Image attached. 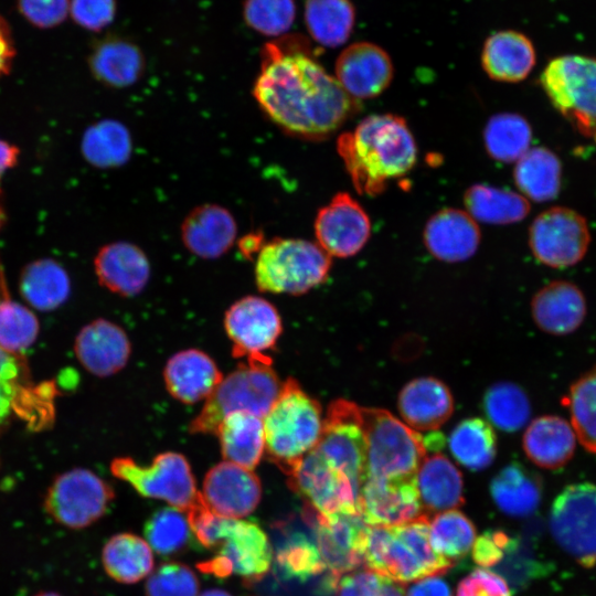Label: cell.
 <instances>
[{"label":"cell","instance_id":"52","mask_svg":"<svg viewBox=\"0 0 596 596\" xmlns=\"http://www.w3.org/2000/svg\"><path fill=\"white\" fill-rule=\"evenodd\" d=\"M277 561L287 575L296 578H307L326 570L316 543L304 535H297L286 543Z\"/></svg>","mask_w":596,"mask_h":596},{"label":"cell","instance_id":"41","mask_svg":"<svg viewBox=\"0 0 596 596\" xmlns=\"http://www.w3.org/2000/svg\"><path fill=\"white\" fill-rule=\"evenodd\" d=\"M448 446L456 461L472 471L488 468L497 454V438L491 425L477 417L456 425Z\"/></svg>","mask_w":596,"mask_h":596},{"label":"cell","instance_id":"15","mask_svg":"<svg viewBox=\"0 0 596 596\" xmlns=\"http://www.w3.org/2000/svg\"><path fill=\"white\" fill-rule=\"evenodd\" d=\"M288 477L291 489L316 512L323 515L360 513L359 491L315 449L304 456Z\"/></svg>","mask_w":596,"mask_h":596},{"label":"cell","instance_id":"47","mask_svg":"<svg viewBox=\"0 0 596 596\" xmlns=\"http://www.w3.org/2000/svg\"><path fill=\"white\" fill-rule=\"evenodd\" d=\"M191 532L185 512L173 507L157 511L145 525L147 543L162 555L181 551L189 542Z\"/></svg>","mask_w":596,"mask_h":596},{"label":"cell","instance_id":"29","mask_svg":"<svg viewBox=\"0 0 596 596\" xmlns=\"http://www.w3.org/2000/svg\"><path fill=\"white\" fill-rule=\"evenodd\" d=\"M577 443L571 423L558 415L534 418L522 438L529 460L551 470L564 467L573 458Z\"/></svg>","mask_w":596,"mask_h":596},{"label":"cell","instance_id":"9","mask_svg":"<svg viewBox=\"0 0 596 596\" xmlns=\"http://www.w3.org/2000/svg\"><path fill=\"white\" fill-rule=\"evenodd\" d=\"M540 82L554 108L577 131L596 140V58L557 56L546 65Z\"/></svg>","mask_w":596,"mask_h":596},{"label":"cell","instance_id":"30","mask_svg":"<svg viewBox=\"0 0 596 596\" xmlns=\"http://www.w3.org/2000/svg\"><path fill=\"white\" fill-rule=\"evenodd\" d=\"M535 57L533 43L526 35L505 30L491 34L485 41L481 64L490 78L518 83L531 73Z\"/></svg>","mask_w":596,"mask_h":596},{"label":"cell","instance_id":"37","mask_svg":"<svg viewBox=\"0 0 596 596\" xmlns=\"http://www.w3.org/2000/svg\"><path fill=\"white\" fill-rule=\"evenodd\" d=\"M95 77L111 87H127L142 75L145 61L135 44L121 39H108L97 45L89 58Z\"/></svg>","mask_w":596,"mask_h":596},{"label":"cell","instance_id":"25","mask_svg":"<svg viewBox=\"0 0 596 596\" xmlns=\"http://www.w3.org/2000/svg\"><path fill=\"white\" fill-rule=\"evenodd\" d=\"M130 350L126 332L105 319L85 326L75 341L78 361L97 376H109L120 371L129 359Z\"/></svg>","mask_w":596,"mask_h":596},{"label":"cell","instance_id":"32","mask_svg":"<svg viewBox=\"0 0 596 596\" xmlns=\"http://www.w3.org/2000/svg\"><path fill=\"white\" fill-rule=\"evenodd\" d=\"M415 481L424 510L441 512L464 503L461 472L441 454L423 459Z\"/></svg>","mask_w":596,"mask_h":596},{"label":"cell","instance_id":"17","mask_svg":"<svg viewBox=\"0 0 596 596\" xmlns=\"http://www.w3.org/2000/svg\"><path fill=\"white\" fill-rule=\"evenodd\" d=\"M224 326L233 342L234 356L272 364L265 352L275 347L281 333V320L269 301L256 296L237 300L226 311Z\"/></svg>","mask_w":596,"mask_h":596},{"label":"cell","instance_id":"53","mask_svg":"<svg viewBox=\"0 0 596 596\" xmlns=\"http://www.w3.org/2000/svg\"><path fill=\"white\" fill-rule=\"evenodd\" d=\"M115 0H72L71 13L82 26L99 31L115 17Z\"/></svg>","mask_w":596,"mask_h":596},{"label":"cell","instance_id":"7","mask_svg":"<svg viewBox=\"0 0 596 596\" xmlns=\"http://www.w3.org/2000/svg\"><path fill=\"white\" fill-rule=\"evenodd\" d=\"M361 415L366 440L364 480L415 477L426 457L422 435L384 409L361 407Z\"/></svg>","mask_w":596,"mask_h":596},{"label":"cell","instance_id":"61","mask_svg":"<svg viewBox=\"0 0 596 596\" xmlns=\"http://www.w3.org/2000/svg\"><path fill=\"white\" fill-rule=\"evenodd\" d=\"M198 596H232V595L221 589H207Z\"/></svg>","mask_w":596,"mask_h":596},{"label":"cell","instance_id":"27","mask_svg":"<svg viewBox=\"0 0 596 596\" xmlns=\"http://www.w3.org/2000/svg\"><path fill=\"white\" fill-rule=\"evenodd\" d=\"M397 407L412 429L433 432L451 416L454 398L441 381L430 376L417 377L401 390Z\"/></svg>","mask_w":596,"mask_h":596},{"label":"cell","instance_id":"45","mask_svg":"<svg viewBox=\"0 0 596 596\" xmlns=\"http://www.w3.org/2000/svg\"><path fill=\"white\" fill-rule=\"evenodd\" d=\"M429 540L434 551L454 564L472 549L476 529L462 512L446 510L429 521Z\"/></svg>","mask_w":596,"mask_h":596},{"label":"cell","instance_id":"19","mask_svg":"<svg viewBox=\"0 0 596 596\" xmlns=\"http://www.w3.org/2000/svg\"><path fill=\"white\" fill-rule=\"evenodd\" d=\"M358 503L369 525H401L426 515L415 477L365 479Z\"/></svg>","mask_w":596,"mask_h":596},{"label":"cell","instance_id":"44","mask_svg":"<svg viewBox=\"0 0 596 596\" xmlns=\"http://www.w3.org/2000/svg\"><path fill=\"white\" fill-rule=\"evenodd\" d=\"M564 402L577 441L586 451L596 454V366L575 380Z\"/></svg>","mask_w":596,"mask_h":596},{"label":"cell","instance_id":"36","mask_svg":"<svg viewBox=\"0 0 596 596\" xmlns=\"http://www.w3.org/2000/svg\"><path fill=\"white\" fill-rule=\"evenodd\" d=\"M105 572L114 581L132 584L148 576L153 568L152 550L140 536L132 533L113 535L102 551Z\"/></svg>","mask_w":596,"mask_h":596},{"label":"cell","instance_id":"50","mask_svg":"<svg viewBox=\"0 0 596 596\" xmlns=\"http://www.w3.org/2000/svg\"><path fill=\"white\" fill-rule=\"evenodd\" d=\"M147 596H198L194 572L180 563H166L155 570L146 583Z\"/></svg>","mask_w":596,"mask_h":596},{"label":"cell","instance_id":"40","mask_svg":"<svg viewBox=\"0 0 596 596\" xmlns=\"http://www.w3.org/2000/svg\"><path fill=\"white\" fill-rule=\"evenodd\" d=\"M305 22L315 41L327 47H337L352 33L354 6L350 0H306Z\"/></svg>","mask_w":596,"mask_h":596},{"label":"cell","instance_id":"6","mask_svg":"<svg viewBox=\"0 0 596 596\" xmlns=\"http://www.w3.org/2000/svg\"><path fill=\"white\" fill-rule=\"evenodd\" d=\"M280 386L272 364L247 360L222 379L189 429L193 434H215L221 422L234 412H249L263 418Z\"/></svg>","mask_w":596,"mask_h":596},{"label":"cell","instance_id":"28","mask_svg":"<svg viewBox=\"0 0 596 596\" xmlns=\"http://www.w3.org/2000/svg\"><path fill=\"white\" fill-rule=\"evenodd\" d=\"M163 375L169 393L187 404L206 400L223 379L214 361L196 349L175 353L168 361Z\"/></svg>","mask_w":596,"mask_h":596},{"label":"cell","instance_id":"42","mask_svg":"<svg viewBox=\"0 0 596 596\" xmlns=\"http://www.w3.org/2000/svg\"><path fill=\"white\" fill-rule=\"evenodd\" d=\"M131 150L132 141L128 129L114 119H104L89 126L82 140L83 156L98 168L124 164Z\"/></svg>","mask_w":596,"mask_h":596},{"label":"cell","instance_id":"16","mask_svg":"<svg viewBox=\"0 0 596 596\" xmlns=\"http://www.w3.org/2000/svg\"><path fill=\"white\" fill-rule=\"evenodd\" d=\"M316 545L326 570L330 571V585L364 563L368 525L360 513L323 515L310 507Z\"/></svg>","mask_w":596,"mask_h":596},{"label":"cell","instance_id":"43","mask_svg":"<svg viewBox=\"0 0 596 596\" xmlns=\"http://www.w3.org/2000/svg\"><path fill=\"white\" fill-rule=\"evenodd\" d=\"M483 140L491 158L505 163L517 162L530 149L532 128L519 114L500 113L488 120Z\"/></svg>","mask_w":596,"mask_h":596},{"label":"cell","instance_id":"11","mask_svg":"<svg viewBox=\"0 0 596 596\" xmlns=\"http://www.w3.org/2000/svg\"><path fill=\"white\" fill-rule=\"evenodd\" d=\"M111 473L129 483L140 496L161 499L187 512L199 499L195 479L188 460L178 453L159 454L148 467L128 457L115 458Z\"/></svg>","mask_w":596,"mask_h":596},{"label":"cell","instance_id":"23","mask_svg":"<svg viewBox=\"0 0 596 596\" xmlns=\"http://www.w3.org/2000/svg\"><path fill=\"white\" fill-rule=\"evenodd\" d=\"M531 313L542 331L553 336H566L576 331L585 320L587 302L575 284L554 280L534 295Z\"/></svg>","mask_w":596,"mask_h":596},{"label":"cell","instance_id":"10","mask_svg":"<svg viewBox=\"0 0 596 596\" xmlns=\"http://www.w3.org/2000/svg\"><path fill=\"white\" fill-rule=\"evenodd\" d=\"M114 497L113 488L92 470L74 468L54 478L43 508L56 524L82 530L105 515Z\"/></svg>","mask_w":596,"mask_h":596},{"label":"cell","instance_id":"5","mask_svg":"<svg viewBox=\"0 0 596 596\" xmlns=\"http://www.w3.org/2000/svg\"><path fill=\"white\" fill-rule=\"evenodd\" d=\"M330 268L331 256L317 243L277 237L257 253L255 280L264 292L301 295L323 284Z\"/></svg>","mask_w":596,"mask_h":596},{"label":"cell","instance_id":"20","mask_svg":"<svg viewBox=\"0 0 596 596\" xmlns=\"http://www.w3.org/2000/svg\"><path fill=\"white\" fill-rule=\"evenodd\" d=\"M336 79L353 99L382 94L391 84L394 68L390 55L371 42L347 46L336 61Z\"/></svg>","mask_w":596,"mask_h":596},{"label":"cell","instance_id":"21","mask_svg":"<svg viewBox=\"0 0 596 596\" xmlns=\"http://www.w3.org/2000/svg\"><path fill=\"white\" fill-rule=\"evenodd\" d=\"M200 493L206 507L214 513L241 519L251 514L258 505L262 486L253 470L223 461L207 471Z\"/></svg>","mask_w":596,"mask_h":596},{"label":"cell","instance_id":"35","mask_svg":"<svg viewBox=\"0 0 596 596\" xmlns=\"http://www.w3.org/2000/svg\"><path fill=\"white\" fill-rule=\"evenodd\" d=\"M513 179L524 198L534 202L551 201L561 190V160L545 147L530 148L515 162Z\"/></svg>","mask_w":596,"mask_h":596},{"label":"cell","instance_id":"14","mask_svg":"<svg viewBox=\"0 0 596 596\" xmlns=\"http://www.w3.org/2000/svg\"><path fill=\"white\" fill-rule=\"evenodd\" d=\"M313 449L344 473L360 492L366 459L361 407L347 400L331 403L323 419L320 439Z\"/></svg>","mask_w":596,"mask_h":596},{"label":"cell","instance_id":"49","mask_svg":"<svg viewBox=\"0 0 596 596\" xmlns=\"http://www.w3.org/2000/svg\"><path fill=\"white\" fill-rule=\"evenodd\" d=\"M243 15L253 30L267 36H278L291 28L296 4L294 0H245Z\"/></svg>","mask_w":596,"mask_h":596},{"label":"cell","instance_id":"26","mask_svg":"<svg viewBox=\"0 0 596 596\" xmlns=\"http://www.w3.org/2000/svg\"><path fill=\"white\" fill-rule=\"evenodd\" d=\"M95 273L102 286L124 296L138 295L150 277V264L143 251L128 242L103 246L94 260Z\"/></svg>","mask_w":596,"mask_h":596},{"label":"cell","instance_id":"4","mask_svg":"<svg viewBox=\"0 0 596 596\" xmlns=\"http://www.w3.org/2000/svg\"><path fill=\"white\" fill-rule=\"evenodd\" d=\"M263 424L268 456L289 475L320 439L321 406L296 380L288 379L263 417Z\"/></svg>","mask_w":596,"mask_h":596},{"label":"cell","instance_id":"2","mask_svg":"<svg viewBox=\"0 0 596 596\" xmlns=\"http://www.w3.org/2000/svg\"><path fill=\"white\" fill-rule=\"evenodd\" d=\"M337 149L360 194L379 195L391 179L415 164L417 147L404 118L393 114L370 115L352 132H343Z\"/></svg>","mask_w":596,"mask_h":596},{"label":"cell","instance_id":"51","mask_svg":"<svg viewBox=\"0 0 596 596\" xmlns=\"http://www.w3.org/2000/svg\"><path fill=\"white\" fill-rule=\"evenodd\" d=\"M336 587V596H404L402 584L370 568L342 575Z\"/></svg>","mask_w":596,"mask_h":596},{"label":"cell","instance_id":"55","mask_svg":"<svg viewBox=\"0 0 596 596\" xmlns=\"http://www.w3.org/2000/svg\"><path fill=\"white\" fill-rule=\"evenodd\" d=\"M68 6V0H19L24 17L41 28L61 23L67 14Z\"/></svg>","mask_w":596,"mask_h":596},{"label":"cell","instance_id":"64","mask_svg":"<svg viewBox=\"0 0 596 596\" xmlns=\"http://www.w3.org/2000/svg\"><path fill=\"white\" fill-rule=\"evenodd\" d=\"M0 222H1V210H0Z\"/></svg>","mask_w":596,"mask_h":596},{"label":"cell","instance_id":"63","mask_svg":"<svg viewBox=\"0 0 596 596\" xmlns=\"http://www.w3.org/2000/svg\"><path fill=\"white\" fill-rule=\"evenodd\" d=\"M6 297H7L6 289H4V286L2 285V279L0 278V300H2Z\"/></svg>","mask_w":596,"mask_h":596},{"label":"cell","instance_id":"1","mask_svg":"<svg viewBox=\"0 0 596 596\" xmlns=\"http://www.w3.org/2000/svg\"><path fill=\"white\" fill-rule=\"evenodd\" d=\"M305 49L304 40L290 35L266 43L253 96L284 132L319 141L332 136L358 105Z\"/></svg>","mask_w":596,"mask_h":596},{"label":"cell","instance_id":"57","mask_svg":"<svg viewBox=\"0 0 596 596\" xmlns=\"http://www.w3.org/2000/svg\"><path fill=\"white\" fill-rule=\"evenodd\" d=\"M406 596H451V592L444 579L438 575H432L415 581Z\"/></svg>","mask_w":596,"mask_h":596},{"label":"cell","instance_id":"8","mask_svg":"<svg viewBox=\"0 0 596 596\" xmlns=\"http://www.w3.org/2000/svg\"><path fill=\"white\" fill-rule=\"evenodd\" d=\"M206 549H216L217 553L198 567L221 578L238 575L246 583H255L265 576L273 562L266 533L257 524L241 519L220 515Z\"/></svg>","mask_w":596,"mask_h":596},{"label":"cell","instance_id":"56","mask_svg":"<svg viewBox=\"0 0 596 596\" xmlns=\"http://www.w3.org/2000/svg\"><path fill=\"white\" fill-rule=\"evenodd\" d=\"M511 544L512 540L504 532L487 531L475 540L472 558L480 566H493L503 558Z\"/></svg>","mask_w":596,"mask_h":596},{"label":"cell","instance_id":"62","mask_svg":"<svg viewBox=\"0 0 596 596\" xmlns=\"http://www.w3.org/2000/svg\"><path fill=\"white\" fill-rule=\"evenodd\" d=\"M32 596H63L62 594L54 590H40Z\"/></svg>","mask_w":596,"mask_h":596},{"label":"cell","instance_id":"31","mask_svg":"<svg viewBox=\"0 0 596 596\" xmlns=\"http://www.w3.org/2000/svg\"><path fill=\"white\" fill-rule=\"evenodd\" d=\"M45 391L32 389L26 380V366L18 354L0 348V430L17 414L39 418L42 409L50 403L43 395Z\"/></svg>","mask_w":596,"mask_h":596},{"label":"cell","instance_id":"33","mask_svg":"<svg viewBox=\"0 0 596 596\" xmlns=\"http://www.w3.org/2000/svg\"><path fill=\"white\" fill-rule=\"evenodd\" d=\"M221 451L225 461L253 470L265 450L263 418L249 412L228 414L219 425Z\"/></svg>","mask_w":596,"mask_h":596},{"label":"cell","instance_id":"38","mask_svg":"<svg viewBox=\"0 0 596 596\" xmlns=\"http://www.w3.org/2000/svg\"><path fill=\"white\" fill-rule=\"evenodd\" d=\"M464 203L475 221L496 225L520 222L530 212V204L522 194L481 183L467 189Z\"/></svg>","mask_w":596,"mask_h":596},{"label":"cell","instance_id":"54","mask_svg":"<svg viewBox=\"0 0 596 596\" xmlns=\"http://www.w3.org/2000/svg\"><path fill=\"white\" fill-rule=\"evenodd\" d=\"M456 596H511V592L500 575L477 568L458 584Z\"/></svg>","mask_w":596,"mask_h":596},{"label":"cell","instance_id":"24","mask_svg":"<svg viewBox=\"0 0 596 596\" xmlns=\"http://www.w3.org/2000/svg\"><path fill=\"white\" fill-rule=\"evenodd\" d=\"M237 225L232 213L217 204L194 207L181 224V240L192 254L214 259L224 255L234 244Z\"/></svg>","mask_w":596,"mask_h":596},{"label":"cell","instance_id":"22","mask_svg":"<svg viewBox=\"0 0 596 596\" xmlns=\"http://www.w3.org/2000/svg\"><path fill=\"white\" fill-rule=\"evenodd\" d=\"M423 236L425 247L435 258L458 263L469 259L477 252L481 232L466 211L447 207L432 215Z\"/></svg>","mask_w":596,"mask_h":596},{"label":"cell","instance_id":"13","mask_svg":"<svg viewBox=\"0 0 596 596\" xmlns=\"http://www.w3.org/2000/svg\"><path fill=\"white\" fill-rule=\"evenodd\" d=\"M590 244L586 219L566 206H553L540 213L529 228V246L545 266L566 268L579 263Z\"/></svg>","mask_w":596,"mask_h":596},{"label":"cell","instance_id":"12","mask_svg":"<svg viewBox=\"0 0 596 596\" xmlns=\"http://www.w3.org/2000/svg\"><path fill=\"white\" fill-rule=\"evenodd\" d=\"M557 545L584 567L596 564V485L566 486L554 499L549 518Z\"/></svg>","mask_w":596,"mask_h":596},{"label":"cell","instance_id":"60","mask_svg":"<svg viewBox=\"0 0 596 596\" xmlns=\"http://www.w3.org/2000/svg\"><path fill=\"white\" fill-rule=\"evenodd\" d=\"M265 244L262 234L251 233L241 238L238 246L245 257L257 254Z\"/></svg>","mask_w":596,"mask_h":596},{"label":"cell","instance_id":"58","mask_svg":"<svg viewBox=\"0 0 596 596\" xmlns=\"http://www.w3.org/2000/svg\"><path fill=\"white\" fill-rule=\"evenodd\" d=\"M13 55L14 50L9 31L4 22L0 19V76L8 73Z\"/></svg>","mask_w":596,"mask_h":596},{"label":"cell","instance_id":"59","mask_svg":"<svg viewBox=\"0 0 596 596\" xmlns=\"http://www.w3.org/2000/svg\"><path fill=\"white\" fill-rule=\"evenodd\" d=\"M19 156V149L3 140H0V178L10 168H12Z\"/></svg>","mask_w":596,"mask_h":596},{"label":"cell","instance_id":"39","mask_svg":"<svg viewBox=\"0 0 596 596\" xmlns=\"http://www.w3.org/2000/svg\"><path fill=\"white\" fill-rule=\"evenodd\" d=\"M20 292L24 300L41 311H51L66 301L71 290L70 277L55 260L30 263L20 276Z\"/></svg>","mask_w":596,"mask_h":596},{"label":"cell","instance_id":"18","mask_svg":"<svg viewBox=\"0 0 596 596\" xmlns=\"http://www.w3.org/2000/svg\"><path fill=\"white\" fill-rule=\"evenodd\" d=\"M313 228L317 244L330 256L340 258L358 254L371 235L369 215L345 192L336 194L318 211Z\"/></svg>","mask_w":596,"mask_h":596},{"label":"cell","instance_id":"3","mask_svg":"<svg viewBox=\"0 0 596 596\" xmlns=\"http://www.w3.org/2000/svg\"><path fill=\"white\" fill-rule=\"evenodd\" d=\"M364 563L400 584L440 575L454 565L434 551L426 515L401 525H368Z\"/></svg>","mask_w":596,"mask_h":596},{"label":"cell","instance_id":"34","mask_svg":"<svg viewBox=\"0 0 596 596\" xmlns=\"http://www.w3.org/2000/svg\"><path fill=\"white\" fill-rule=\"evenodd\" d=\"M490 493L496 505L507 515L528 517L541 502L542 482L524 466L512 462L493 477Z\"/></svg>","mask_w":596,"mask_h":596},{"label":"cell","instance_id":"46","mask_svg":"<svg viewBox=\"0 0 596 596\" xmlns=\"http://www.w3.org/2000/svg\"><path fill=\"white\" fill-rule=\"evenodd\" d=\"M483 409L494 427L508 433L523 428L531 416V403L526 393L511 382H499L490 386L483 397Z\"/></svg>","mask_w":596,"mask_h":596},{"label":"cell","instance_id":"48","mask_svg":"<svg viewBox=\"0 0 596 596\" xmlns=\"http://www.w3.org/2000/svg\"><path fill=\"white\" fill-rule=\"evenodd\" d=\"M39 321L26 307L7 297L0 300V348L18 354L35 341Z\"/></svg>","mask_w":596,"mask_h":596}]
</instances>
